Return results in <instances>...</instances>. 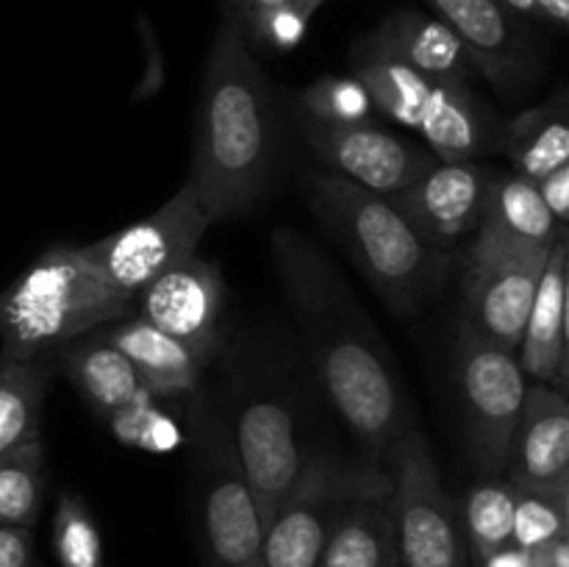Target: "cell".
Listing matches in <instances>:
<instances>
[{"label": "cell", "instance_id": "cell-21", "mask_svg": "<svg viewBox=\"0 0 569 567\" xmlns=\"http://www.w3.org/2000/svg\"><path fill=\"white\" fill-rule=\"evenodd\" d=\"M317 567H400L387 470L381 481L348 500Z\"/></svg>", "mask_w": 569, "mask_h": 567}, {"label": "cell", "instance_id": "cell-7", "mask_svg": "<svg viewBox=\"0 0 569 567\" xmlns=\"http://www.w3.org/2000/svg\"><path fill=\"white\" fill-rule=\"evenodd\" d=\"M383 478L381 465H342L331 456H309L250 561L253 567H317L339 515L353 495Z\"/></svg>", "mask_w": 569, "mask_h": 567}, {"label": "cell", "instance_id": "cell-5", "mask_svg": "<svg viewBox=\"0 0 569 567\" xmlns=\"http://www.w3.org/2000/svg\"><path fill=\"white\" fill-rule=\"evenodd\" d=\"M353 76L370 94L372 109L415 128L439 161H476L500 148L503 126L470 83L422 76L367 42L356 56Z\"/></svg>", "mask_w": 569, "mask_h": 567}, {"label": "cell", "instance_id": "cell-15", "mask_svg": "<svg viewBox=\"0 0 569 567\" xmlns=\"http://www.w3.org/2000/svg\"><path fill=\"white\" fill-rule=\"evenodd\" d=\"M492 178L495 170L478 161H437L426 176L389 198L426 242L448 253L481 226Z\"/></svg>", "mask_w": 569, "mask_h": 567}, {"label": "cell", "instance_id": "cell-16", "mask_svg": "<svg viewBox=\"0 0 569 567\" xmlns=\"http://www.w3.org/2000/svg\"><path fill=\"white\" fill-rule=\"evenodd\" d=\"M439 20L465 42L478 76L503 94L528 87L533 53L515 11L500 0H428Z\"/></svg>", "mask_w": 569, "mask_h": 567}, {"label": "cell", "instance_id": "cell-6", "mask_svg": "<svg viewBox=\"0 0 569 567\" xmlns=\"http://www.w3.org/2000/svg\"><path fill=\"white\" fill-rule=\"evenodd\" d=\"M383 461L400 567H467L465 528L426 437L406 428Z\"/></svg>", "mask_w": 569, "mask_h": 567}, {"label": "cell", "instance_id": "cell-23", "mask_svg": "<svg viewBox=\"0 0 569 567\" xmlns=\"http://www.w3.org/2000/svg\"><path fill=\"white\" fill-rule=\"evenodd\" d=\"M64 370L83 398L106 417L150 398L131 361L103 334L67 348Z\"/></svg>", "mask_w": 569, "mask_h": 567}, {"label": "cell", "instance_id": "cell-34", "mask_svg": "<svg viewBox=\"0 0 569 567\" xmlns=\"http://www.w3.org/2000/svg\"><path fill=\"white\" fill-rule=\"evenodd\" d=\"M539 195H542L545 206L550 209V215L567 226V217H569V165L559 167L556 172H550L548 178L537 183Z\"/></svg>", "mask_w": 569, "mask_h": 567}, {"label": "cell", "instance_id": "cell-14", "mask_svg": "<svg viewBox=\"0 0 569 567\" xmlns=\"http://www.w3.org/2000/svg\"><path fill=\"white\" fill-rule=\"evenodd\" d=\"M222 309L226 284L220 267L198 256L172 265L133 298V315L209 359L220 350Z\"/></svg>", "mask_w": 569, "mask_h": 567}, {"label": "cell", "instance_id": "cell-30", "mask_svg": "<svg viewBox=\"0 0 569 567\" xmlns=\"http://www.w3.org/2000/svg\"><path fill=\"white\" fill-rule=\"evenodd\" d=\"M306 117L320 122H365L370 120L372 100L356 76L320 78L303 94Z\"/></svg>", "mask_w": 569, "mask_h": 567}, {"label": "cell", "instance_id": "cell-24", "mask_svg": "<svg viewBox=\"0 0 569 567\" xmlns=\"http://www.w3.org/2000/svg\"><path fill=\"white\" fill-rule=\"evenodd\" d=\"M478 228L500 233L511 242L533 245V248H553L561 237H567L565 226L545 206L537 183L515 172L511 176L495 172L489 183L487 209Z\"/></svg>", "mask_w": 569, "mask_h": 567}, {"label": "cell", "instance_id": "cell-35", "mask_svg": "<svg viewBox=\"0 0 569 567\" xmlns=\"http://www.w3.org/2000/svg\"><path fill=\"white\" fill-rule=\"evenodd\" d=\"M483 567H537V559L528 550L517 548V545H503L495 554H489L487 559L481 561Z\"/></svg>", "mask_w": 569, "mask_h": 567}, {"label": "cell", "instance_id": "cell-10", "mask_svg": "<svg viewBox=\"0 0 569 567\" xmlns=\"http://www.w3.org/2000/svg\"><path fill=\"white\" fill-rule=\"evenodd\" d=\"M548 253L550 248L511 242L487 228H476L465 261V326L517 354Z\"/></svg>", "mask_w": 569, "mask_h": 567}, {"label": "cell", "instance_id": "cell-19", "mask_svg": "<svg viewBox=\"0 0 569 567\" xmlns=\"http://www.w3.org/2000/svg\"><path fill=\"white\" fill-rule=\"evenodd\" d=\"M109 326L103 337L131 361L150 398H181L192 392L211 361L209 356L159 331L137 315L122 317Z\"/></svg>", "mask_w": 569, "mask_h": 567}, {"label": "cell", "instance_id": "cell-4", "mask_svg": "<svg viewBox=\"0 0 569 567\" xmlns=\"http://www.w3.org/2000/svg\"><path fill=\"white\" fill-rule=\"evenodd\" d=\"M131 315L133 300L100 278L83 248L56 245L0 292V359L39 361Z\"/></svg>", "mask_w": 569, "mask_h": 567}, {"label": "cell", "instance_id": "cell-18", "mask_svg": "<svg viewBox=\"0 0 569 567\" xmlns=\"http://www.w3.org/2000/svg\"><path fill=\"white\" fill-rule=\"evenodd\" d=\"M517 361L526 378L556 384L561 392L567 372V237L550 248L545 261L522 326Z\"/></svg>", "mask_w": 569, "mask_h": 567}, {"label": "cell", "instance_id": "cell-27", "mask_svg": "<svg viewBox=\"0 0 569 567\" xmlns=\"http://www.w3.org/2000/svg\"><path fill=\"white\" fill-rule=\"evenodd\" d=\"M42 500V445L28 442L0 456V526L31 528Z\"/></svg>", "mask_w": 569, "mask_h": 567}, {"label": "cell", "instance_id": "cell-31", "mask_svg": "<svg viewBox=\"0 0 569 567\" xmlns=\"http://www.w3.org/2000/svg\"><path fill=\"white\" fill-rule=\"evenodd\" d=\"M117 437L128 445H139L148 450H170L181 442V431L176 422L159 409H153V398L133 404L128 409L109 415Z\"/></svg>", "mask_w": 569, "mask_h": 567}, {"label": "cell", "instance_id": "cell-32", "mask_svg": "<svg viewBox=\"0 0 569 567\" xmlns=\"http://www.w3.org/2000/svg\"><path fill=\"white\" fill-rule=\"evenodd\" d=\"M0 567H33L31 528L0 526Z\"/></svg>", "mask_w": 569, "mask_h": 567}, {"label": "cell", "instance_id": "cell-22", "mask_svg": "<svg viewBox=\"0 0 569 567\" xmlns=\"http://www.w3.org/2000/svg\"><path fill=\"white\" fill-rule=\"evenodd\" d=\"M500 150L509 156L515 176L539 183L569 165V126L565 94H556L550 103L520 111L509 126H503Z\"/></svg>", "mask_w": 569, "mask_h": 567}, {"label": "cell", "instance_id": "cell-8", "mask_svg": "<svg viewBox=\"0 0 569 567\" xmlns=\"http://www.w3.org/2000/svg\"><path fill=\"white\" fill-rule=\"evenodd\" d=\"M453 365L472 459L487 472L506 470L511 434L528 389L517 354L478 337L461 322Z\"/></svg>", "mask_w": 569, "mask_h": 567}, {"label": "cell", "instance_id": "cell-12", "mask_svg": "<svg viewBox=\"0 0 569 567\" xmlns=\"http://www.w3.org/2000/svg\"><path fill=\"white\" fill-rule=\"evenodd\" d=\"M300 131L331 172L381 195H395L426 176L437 156L376 122H320L303 117Z\"/></svg>", "mask_w": 569, "mask_h": 567}, {"label": "cell", "instance_id": "cell-9", "mask_svg": "<svg viewBox=\"0 0 569 567\" xmlns=\"http://www.w3.org/2000/svg\"><path fill=\"white\" fill-rule=\"evenodd\" d=\"M211 217L192 181L183 183L161 209L92 245H81L87 259L111 289L137 298L156 276L194 256Z\"/></svg>", "mask_w": 569, "mask_h": 567}, {"label": "cell", "instance_id": "cell-36", "mask_svg": "<svg viewBox=\"0 0 569 567\" xmlns=\"http://www.w3.org/2000/svg\"><path fill=\"white\" fill-rule=\"evenodd\" d=\"M509 11H515L517 17H533L537 20V9H539V0H500Z\"/></svg>", "mask_w": 569, "mask_h": 567}, {"label": "cell", "instance_id": "cell-37", "mask_svg": "<svg viewBox=\"0 0 569 567\" xmlns=\"http://www.w3.org/2000/svg\"><path fill=\"white\" fill-rule=\"evenodd\" d=\"M322 3H326V0H298V11L306 17V20H309V17L315 14Z\"/></svg>", "mask_w": 569, "mask_h": 567}, {"label": "cell", "instance_id": "cell-3", "mask_svg": "<svg viewBox=\"0 0 569 567\" xmlns=\"http://www.w3.org/2000/svg\"><path fill=\"white\" fill-rule=\"evenodd\" d=\"M303 192L317 220L353 256L361 276L389 309L411 315L442 287L448 253L426 242L389 195L372 192L331 170L309 172Z\"/></svg>", "mask_w": 569, "mask_h": 567}, {"label": "cell", "instance_id": "cell-33", "mask_svg": "<svg viewBox=\"0 0 569 567\" xmlns=\"http://www.w3.org/2000/svg\"><path fill=\"white\" fill-rule=\"evenodd\" d=\"M289 6L298 9V0H222V11L231 14L242 26V31L253 28L261 17L272 14L278 9H289Z\"/></svg>", "mask_w": 569, "mask_h": 567}, {"label": "cell", "instance_id": "cell-38", "mask_svg": "<svg viewBox=\"0 0 569 567\" xmlns=\"http://www.w3.org/2000/svg\"><path fill=\"white\" fill-rule=\"evenodd\" d=\"M539 567H556V565H539Z\"/></svg>", "mask_w": 569, "mask_h": 567}, {"label": "cell", "instance_id": "cell-28", "mask_svg": "<svg viewBox=\"0 0 569 567\" xmlns=\"http://www.w3.org/2000/svg\"><path fill=\"white\" fill-rule=\"evenodd\" d=\"M569 489H528L515 487V526L511 545L539 554L559 539H567Z\"/></svg>", "mask_w": 569, "mask_h": 567}, {"label": "cell", "instance_id": "cell-2", "mask_svg": "<svg viewBox=\"0 0 569 567\" xmlns=\"http://www.w3.org/2000/svg\"><path fill=\"white\" fill-rule=\"evenodd\" d=\"M276 161L272 94L242 26L222 11L200 92L189 181L211 220L248 209Z\"/></svg>", "mask_w": 569, "mask_h": 567}, {"label": "cell", "instance_id": "cell-29", "mask_svg": "<svg viewBox=\"0 0 569 567\" xmlns=\"http://www.w3.org/2000/svg\"><path fill=\"white\" fill-rule=\"evenodd\" d=\"M53 550L61 567H103V539L76 495H61L53 520Z\"/></svg>", "mask_w": 569, "mask_h": 567}, {"label": "cell", "instance_id": "cell-26", "mask_svg": "<svg viewBox=\"0 0 569 567\" xmlns=\"http://www.w3.org/2000/svg\"><path fill=\"white\" fill-rule=\"evenodd\" d=\"M515 526V484L487 478L470 489L465 504V531L478 561L511 545Z\"/></svg>", "mask_w": 569, "mask_h": 567}, {"label": "cell", "instance_id": "cell-11", "mask_svg": "<svg viewBox=\"0 0 569 567\" xmlns=\"http://www.w3.org/2000/svg\"><path fill=\"white\" fill-rule=\"evenodd\" d=\"M198 520L209 567H248L256 559L264 520L233 442L222 431L209 437L200 461Z\"/></svg>", "mask_w": 569, "mask_h": 567}, {"label": "cell", "instance_id": "cell-17", "mask_svg": "<svg viewBox=\"0 0 569 567\" xmlns=\"http://www.w3.org/2000/svg\"><path fill=\"white\" fill-rule=\"evenodd\" d=\"M509 481L528 489H569V406L565 392L545 384L526 389L511 434Z\"/></svg>", "mask_w": 569, "mask_h": 567}, {"label": "cell", "instance_id": "cell-39", "mask_svg": "<svg viewBox=\"0 0 569 567\" xmlns=\"http://www.w3.org/2000/svg\"><path fill=\"white\" fill-rule=\"evenodd\" d=\"M248 567H253V565H248Z\"/></svg>", "mask_w": 569, "mask_h": 567}, {"label": "cell", "instance_id": "cell-20", "mask_svg": "<svg viewBox=\"0 0 569 567\" xmlns=\"http://www.w3.org/2000/svg\"><path fill=\"white\" fill-rule=\"evenodd\" d=\"M365 42L392 56L400 64L439 81L470 83V78L478 76L465 42L439 17L422 11H395Z\"/></svg>", "mask_w": 569, "mask_h": 567}, {"label": "cell", "instance_id": "cell-13", "mask_svg": "<svg viewBox=\"0 0 569 567\" xmlns=\"http://www.w3.org/2000/svg\"><path fill=\"white\" fill-rule=\"evenodd\" d=\"M233 450L239 456L244 478L259 500L261 520H272L278 506L287 500L306 465V450L300 448L295 417L287 400L276 392L248 395L237 411Z\"/></svg>", "mask_w": 569, "mask_h": 567}, {"label": "cell", "instance_id": "cell-25", "mask_svg": "<svg viewBox=\"0 0 569 567\" xmlns=\"http://www.w3.org/2000/svg\"><path fill=\"white\" fill-rule=\"evenodd\" d=\"M48 372L39 361L0 359V456L39 439Z\"/></svg>", "mask_w": 569, "mask_h": 567}, {"label": "cell", "instance_id": "cell-1", "mask_svg": "<svg viewBox=\"0 0 569 567\" xmlns=\"http://www.w3.org/2000/svg\"><path fill=\"white\" fill-rule=\"evenodd\" d=\"M270 250L328 400L372 465H381L411 426L398 372L376 322L309 237L278 228Z\"/></svg>", "mask_w": 569, "mask_h": 567}]
</instances>
